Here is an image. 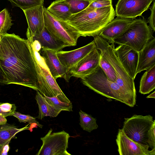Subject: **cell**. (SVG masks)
<instances>
[{"mask_svg":"<svg viewBox=\"0 0 155 155\" xmlns=\"http://www.w3.org/2000/svg\"><path fill=\"white\" fill-rule=\"evenodd\" d=\"M10 140L8 141L5 145L0 146V155H6L9 150V143Z\"/></svg>","mask_w":155,"mask_h":155,"instance_id":"obj_35","label":"cell"},{"mask_svg":"<svg viewBox=\"0 0 155 155\" xmlns=\"http://www.w3.org/2000/svg\"><path fill=\"white\" fill-rule=\"evenodd\" d=\"M0 84L41 91L45 84L31 42L14 33L0 37Z\"/></svg>","mask_w":155,"mask_h":155,"instance_id":"obj_1","label":"cell"},{"mask_svg":"<svg viewBox=\"0 0 155 155\" xmlns=\"http://www.w3.org/2000/svg\"><path fill=\"white\" fill-rule=\"evenodd\" d=\"M34 51L41 74L45 82V89L42 95L50 97H57L62 102L70 103V101L62 91L56 80L51 74L38 51L35 49Z\"/></svg>","mask_w":155,"mask_h":155,"instance_id":"obj_11","label":"cell"},{"mask_svg":"<svg viewBox=\"0 0 155 155\" xmlns=\"http://www.w3.org/2000/svg\"><path fill=\"white\" fill-rule=\"evenodd\" d=\"M155 65V38L150 41L138 52V61L136 74Z\"/></svg>","mask_w":155,"mask_h":155,"instance_id":"obj_18","label":"cell"},{"mask_svg":"<svg viewBox=\"0 0 155 155\" xmlns=\"http://www.w3.org/2000/svg\"><path fill=\"white\" fill-rule=\"evenodd\" d=\"M100 55L96 46L69 69L70 77L81 78L93 73L99 65Z\"/></svg>","mask_w":155,"mask_h":155,"instance_id":"obj_12","label":"cell"},{"mask_svg":"<svg viewBox=\"0 0 155 155\" xmlns=\"http://www.w3.org/2000/svg\"></svg>","mask_w":155,"mask_h":155,"instance_id":"obj_40","label":"cell"},{"mask_svg":"<svg viewBox=\"0 0 155 155\" xmlns=\"http://www.w3.org/2000/svg\"><path fill=\"white\" fill-rule=\"evenodd\" d=\"M153 2L150 8L151 13L148 18V22L149 23L150 28L152 30L155 31V2L153 0Z\"/></svg>","mask_w":155,"mask_h":155,"instance_id":"obj_33","label":"cell"},{"mask_svg":"<svg viewBox=\"0 0 155 155\" xmlns=\"http://www.w3.org/2000/svg\"><path fill=\"white\" fill-rule=\"evenodd\" d=\"M99 66L110 81L116 82L117 76L114 70L110 63L101 53Z\"/></svg>","mask_w":155,"mask_h":155,"instance_id":"obj_25","label":"cell"},{"mask_svg":"<svg viewBox=\"0 0 155 155\" xmlns=\"http://www.w3.org/2000/svg\"><path fill=\"white\" fill-rule=\"evenodd\" d=\"M29 124L25 127L18 128L14 126L5 124L0 126V146L5 144L13 138L15 135L22 131L29 129Z\"/></svg>","mask_w":155,"mask_h":155,"instance_id":"obj_23","label":"cell"},{"mask_svg":"<svg viewBox=\"0 0 155 155\" xmlns=\"http://www.w3.org/2000/svg\"><path fill=\"white\" fill-rule=\"evenodd\" d=\"M155 88V65L146 70L140 81L139 92L145 94L149 93Z\"/></svg>","mask_w":155,"mask_h":155,"instance_id":"obj_22","label":"cell"},{"mask_svg":"<svg viewBox=\"0 0 155 155\" xmlns=\"http://www.w3.org/2000/svg\"><path fill=\"white\" fill-rule=\"evenodd\" d=\"M51 128L47 134L41 138L42 145L36 155H71L67 151L69 134L63 130L52 133Z\"/></svg>","mask_w":155,"mask_h":155,"instance_id":"obj_8","label":"cell"},{"mask_svg":"<svg viewBox=\"0 0 155 155\" xmlns=\"http://www.w3.org/2000/svg\"><path fill=\"white\" fill-rule=\"evenodd\" d=\"M152 31L144 18L134 19L113 43L127 45L139 52L154 38Z\"/></svg>","mask_w":155,"mask_h":155,"instance_id":"obj_5","label":"cell"},{"mask_svg":"<svg viewBox=\"0 0 155 155\" xmlns=\"http://www.w3.org/2000/svg\"><path fill=\"white\" fill-rule=\"evenodd\" d=\"M12 116L17 118L21 123L28 122L29 124H35L41 128L43 127L41 124H39L36 120V117H32L29 115L24 114L15 111Z\"/></svg>","mask_w":155,"mask_h":155,"instance_id":"obj_30","label":"cell"},{"mask_svg":"<svg viewBox=\"0 0 155 155\" xmlns=\"http://www.w3.org/2000/svg\"><path fill=\"white\" fill-rule=\"evenodd\" d=\"M43 95L47 101L53 106L59 113L62 111H72V105L71 102L68 103L62 102L59 100L57 97H50Z\"/></svg>","mask_w":155,"mask_h":155,"instance_id":"obj_28","label":"cell"},{"mask_svg":"<svg viewBox=\"0 0 155 155\" xmlns=\"http://www.w3.org/2000/svg\"><path fill=\"white\" fill-rule=\"evenodd\" d=\"M155 120L149 130L147 135V143L152 149L155 148Z\"/></svg>","mask_w":155,"mask_h":155,"instance_id":"obj_32","label":"cell"},{"mask_svg":"<svg viewBox=\"0 0 155 155\" xmlns=\"http://www.w3.org/2000/svg\"><path fill=\"white\" fill-rule=\"evenodd\" d=\"M115 54L129 75L134 80L138 61V52L124 45H120L114 49Z\"/></svg>","mask_w":155,"mask_h":155,"instance_id":"obj_14","label":"cell"},{"mask_svg":"<svg viewBox=\"0 0 155 155\" xmlns=\"http://www.w3.org/2000/svg\"><path fill=\"white\" fill-rule=\"evenodd\" d=\"M28 39L36 41L41 48L57 51H60L66 47H68L66 44L53 36L45 27L41 32Z\"/></svg>","mask_w":155,"mask_h":155,"instance_id":"obj_19","label":"cell"},{"mask_svg":"<svg viewBox=\"0 0 155 155\" xmlns=\"http://www.w3.org/2000/svg\"><path fill=\"white\" fill-rule=\"evenodd\" d=\"M44 8L43 5H40L23 10L28 24L26 32L27 39L40 33L45 28Z\"/></svg>","mask_w":155,"mask_h":155,"instance_id":"obj_15","label":"cell"},{"mask_svg":"<svg viewBox=\"0 0 155 155\" xmlns=\"http://www.w3.org/2000/svg\"><path fill=\"white\" fill-rule=\"evenodd\" d=\"M89 0V1H91H91H94V0Z\"/></svg>","mask_w":155,"mask_h":155,"instance_id":"obj_39","label":"cell"},{"mask_svg":"<svg viewBox=\"0 0 155 155\" xmlns=\"http://www.w3.org/2000/svg\"><path fill=\"white\" fill-rule=\"evenodd\" d=\"M39 54L51 75L56 80L59 78H64L68 82L70 78L68 71L61 63L57 54V51L44 48H41Z\"/></svg>","mask_w":155,"mask_h":155,"instance_id":"obj_13","label":"cell"},{"mask_svg":"<svg viewBox=\"0 0 155 155\" xmlns=\"http://www.w3.org/2000/svg\"><path fill=\"white\" fill-rule=\"evenodd\" d=\"M9 1L13 6L19 7L22 10L43 5L44 0H7Z\"/></svg>","mask_w":155,"mask_h":155,"instance_id":"obj_29","label":"cell"},{"mask_svg":"<svg viewBox=\"0 0 155 155\" xmlns=\"http://www.w3.org/2000/svg\"><path fill=\"white\" fill-rule=\"evenodd\" d=\"M147 98H155V91H154L153 92L150 94L149 95L146 97Z\"/></svg>","mask_w":155,"mask_h":155,"instance_id":"obj_38","label":"cell"},{"mask_svg":"<svg viewBox=\"0 0 155 155\" xmlns=\"http://www.w3.org/2000/svg\"><path fill=\"white\" fill-rule=\"evenodd\" d=\"M43 15L45 27L56 38L68 46L76 45L80 36L77 31L66 21L58 19L44 7Z\"/></svg>","mask_w":155,"mask_h":155,"instance_id":"obj_6","label":"cell"},{"mask_svg":"<svg viewBox=\"0 0 155 155\" xmlns=\"http://www.w3.org/2000/svg\"><path fill=\"white\" fill-rule=\"evenodd\" d=\"M116 141L120 155H155V148L149 150L148 145L134 141L129 138L122 129H118Z\"/></svg>","mask_w":155,"mask_h":155,"instance_id":"obj_9","label":"cell"},{"mask_svg":"<svg viewBox=\"0 0 155 155\" xmlns=\"http://www.w3.org/2000/svg\"><path fill=\"white\" fill-rule=\"evenodd\" d=\"M10 14L6 9L0 12V37L7 33L13 24Z\"/></svg>","mask_w":155,"mask_h":155,"instance_id":"obj_27","label":"cell"},{"mask_svg":"<svg viewBox=\"0 0 155 155\" xmlns=\"http://www.w3.org/2000/svg\"><path fill=\"white\" fill-rule=\"evenodd\" d=\"M7 121V120L5 117L0 114V125L6 124Z\"/></svg>","mask_w":155,"mask_h":155,"instance_id":"obj_36","label":"cell"},{"mask_svg":"<svg viewBox=\"0 0 155 155\" xmlns=\"http://www.w3.org/2000/svg\"><path fill=\"white\" fill-rule=\"evenodd\" d=\"M56 18L66 21L72 15L69 6L62 0H56L46 8Z\"/></svg>","mask_w":155,"mask_h":155,"instance_id":"obj_20","label":"cell"},{"mask_svg":"<svg viewBox=\"0 0 155 155\" xmlns=\"http://www.w3.org/2000/svg\"><path fill=\"white\" fill-rule=\"evenodd\" d=\"M35 98L39 108V114L37 117L38 119L42 120L45 117L47 116L55 117L59 114L54 107L50 104L38 91H37Z\"/></svg>","mask_w":155,"mask_h":155,"instance_id":"obj_21","label":"cell"},{"mask_svg":"<svg viewBox=\"0 0 155 155\" xmlns=\"http://www.w3.org/2000/svg\"><path fill=\"white\" fill-rule=\"evenodd\" d=\"M84 85L100 94L133 107L135 97L121 87L117 83L110 81L100 66L92 73L81 78Z\"/></svg>","mask_w":155,"mask_h":155,"instance_id":"obj_3","label":"cell"},{"mask_svg":"<svg viewBox=\"0 0 155 155\" xmlns=\"http://www.w3.org/2000/svg\"><path fill=\"white\" fill-rule=\"evenodd\" d=\"M79 113L80 115L79 124L83 130L91 132L98 128L95 118L81 110Z\"/></svg>","mask_w":155,"mask_h":155,"instance_id":"obj_24","label":"cell"},{"mask_svg":"<svg viewBox=\"0 0 155 155\" xmlns=\"http://www.w3.org/2000/svg\"><path fill=\"white\" fill-rule=\"evenodd\" d=\"M133 20L117 17L109 22L98 35L109 44L114 43L113 40L123 32Z\"/></svg>","mask_w":155,"mask_h":155,"instance_id":"obj_17","label":"cell"},{"mask_svg":"<svg viewBox=\"0 0 155 155\" xmlns=\"http://www.w3.org/2000/svg\"><path fill=\"white\" fill-rule=\"evenodd\" d=\"M96 47L94 40L88 44L75 50L68 51H58L57 54L61 64L69 71Z\"/></svg>","mask_w":155,"mask_h":155,"instance_id":"obj_16","label":"cell"},{"mask_svg":"<svg viewBox=\"0 0 155 155\" xmlns=\"http://www.w3.org/2000/svg\"><path fill=\"white\" fill-rule=\"evenodd\" d=\"M0 107L3 111L9 113L12 116L16 109V107L15 104L7 103H0Z\"/></svg>","mask_w":155,"mask_h":155,"instance_id":"obj_34","label":"cell"},{"mask_svg":"<svg viewBox=\"0 0 155 155\" xmlns=\"http://www.w3.org/2000/svg\"><path fill=\"white\" fill-rule=\"evenodd\" d=\"M154 120L150 115L146 116L134 115L130 118H125L122 129L125 134L134 141L148 145V131Z\"/></svg>","mask_w":155,"mask_h":155,"instance_id":"obj_7","label":"cell"},{"mask_svg":"<svg viewBox=\"0 0 155 155\" xmlns=\"http://www.w3.org/2000/svg\"><path fill=\"white\" fill-rule=\"evenodd\" d=\"M153 0H118L116 5L115 16L134 19L147 10Z\"/></svg>","mask_w":155,"mask_h":155,"instance_id":"obj_10","label":"cell"},{"mask_svg":"<svg viewBox=\"0 0 155 155\" xmlns=\"http://www.w3.org/2000/svg\"><path fill=\"white\" fill-rule=\"evenodd\" d=\"M0 114L2 115L5 116V117H6L8 116H12L11 114L9 113H6L3 111L0 107Z\"/></svg>","mask_w":155,"mask_h":155,"instance_id":"obj_37","label":"cell"},{"mask_svg":"<svg viewBox=\"0 0 155 155\" xmlns=\"http://www.w3.org/2000/svg\"><path fill=\"white\" fill-rule=\"evenodd\" d=\"M96 48L112 66L117 76L116 82L123 89L136 97L134 80L127 74L114 51V43L108 42L99 35L93 36Z\"/></svg>","mask_w":155,"mask_h":155,"instance_id":"obj_4","label":"cell"},{"mask_svg":"<svg viewBox=\"0 0 155 155\" xmlns=\"http://www.w3.org/2000/svg\"><path fill=\"white\" fill-rule=\"evenodd\" d=\"M115 16L112 5L91 9L87 7L72 15L66 22L75 29L80 36L99 35Z\"/></svg>","mask_w":155,"mask_h":155,"instance_id":"obj_2","label":"cell"},{"mask_svg":"<svg viewBox=\"0 0 155 155\" xmlns=\"http://www.w3.org/2000/svg\"><path fill=\"white\" fill-rule=\"evenodd\" d=\"M111 5L112 0H94L91 2L87 8L91 9H96Z\"/></svg>","mask_w":155,"mask_h":155,"instance_id":"obj_31","label":"cell"},{"mask_svg":"<svg viewBox=\"0 0 155 155\" xmlns=\"http://www.w3.org/2000/svg\"><path fill=\"white\" fill-rule=\"evenodd\" d=\"M69 6L72 14H76L86 8L91 2L88 0H62Z\"/></svg>","mask_w":155,"mask_h":155,"instance_id":"obj_26","label":"cell"}]
</instances>
